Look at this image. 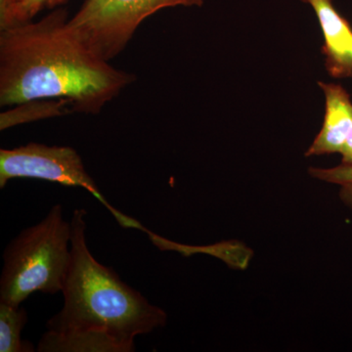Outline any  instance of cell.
Here are the masks:
<instances>
[{
  "mask_svg": "<svg viewBox=\"0 0 352 352\" xmlns=\"http://www.w3.org/2000/svg\"><path fill=\"white\" fill-rule=\"evenodd\" d=\"M314 8L324 43L325 66L333 78H352V29L333 6L332 0H302Z\"/></svg>",
  "mask_w": 352,
  "mask_h": 352,
  "instance_id": "obj_6",
  "label": "cell"
},
{
  "mask_svg": "<svg viewBox=\"0 0 352 352\" xmlns=\"http://www.w3.org/2000/svg\"><path fill=\"white\" fill-rule=\"evenodd\" d=\"M0 116V129L6 131L18 124L34 120L50 119L74 112L71 102L67 99H41L25 102Z\"/></svg>",
  "mask_w": 352,
  "mask_h": 352,
  "instance_id": "obj_9",
  "label": "cell"
},
{
  "mask_svg": "<svg viewBox=\"0 0 352 352\" xmlns=\"http://www.w3.org/2000/svg\"><path fill=\"white\" fill-rule=\"evenodd\" d=\"M55 0H0V31L27 24Z\"/></svg>",
  "mask_w": 352,
  "mask_h": 352,
  "instance_id": "obj_12",
  "label": "cell"
},
{
  "mask_svg": "<svg viewBox=\"0 0 352 352\" xmlns=\"http://www.w3.org/2000/svg\"><path fill=\"white\" fill-rule=\"evenodd\" d=\"M29 321L27 310L0 302V352H34L32 342L22 339V331Z\"/></svg>",
  "mask_w": 352,
  "mask_h": 352,
  "instance_id": "obj_10",
  "label": "cell"
},
{
  "mask_svg": "<svg viewBox=\"0 0 352 352\" xmlns=\"http://www.w3.org/2000/svg\"><path fill=\"white\" fill-rule=\"evenodd\" d=\"M340 154L342 155V164H352V126Z\"/></svg>",
  "mask_w": 352,
  "mask_h": 352,
  "instance_id": "obj_14",
  "label": "cell"
},
{
  "mask_svg": "<svg viewBox=\"0 0 352 352\" xmlns=\"http://www.w3.org/2000/svg\"><path fill=\"white\" fill-rule=\"evenodd\" d=\"M87 215L83 208H76L72 215V258L62 289L64 305L46 328L60 333L96 331L136 347V338L164 327L168 315L94 258L87 247Z\"/></svg>",
  "mask_w": 352,
  "mask_h": 352,
  "instance_id": "obj_2",
  "label": "cell"
},
{
  "mask_svg": "<svg viewBox=\"0 0 352 352\" xmlns=\"http://www.w3.org/2000/svg\"><path fill=\"white\" fill-rule=\"evenodd\" d=\"M204 0H85L68 21L74 36L96 56L110 61L120 54L139 25L164 8L201 6Z\"/></svg>",
  "mask_w": 352,
  "mask_h": 352,
  "instance_id": "obj_4",
  "label": "cell"
},
{
  "mask_svg": "<svg viewBox=\"0 0 352 352\" xmlns=\"http://www.w3.org/2000/svg\"><path fill=\"white\" fill-rule=\"evenodd\" d=\"M177 252L182 256L205 254L221 259L231 267L245 268L252 256V252L240 243L228 241L210 245H187L179 244Z\"/></svg>",
  "mask_w": 352,
  "mask_h": 352,
  "instance_id": "obj_11",
  "label": "cell"
},
{
  "mask_svg": "<svg viewBox=\"0 0 352 352\" xmlns=\"http://www.w3.org/2000/svg\"><path fill=\"white\" fill-rule=\"evenodd\" d=\"M15 178H34L64 186L80 187L100 201L120 226L147 232L148 229L140 222L122 214L106 200L85 170L82 157L69 146L32 142L13 149L0 150V188L3 189Z\"/></svg>",
  "mask_w": 352,
  "mask_h": 352,
  "instance_id": "obj_5",
  "label": "cell"
},
{
  "mask_svg": "<svg viewBox=\"0 0 352 352\" xmlns=\"http://www.w3.org/2000/svg\"><path fill=\"white\" fill-rule=\"evenodd\" d=\"M68 11L0 31V105L67 99L74 112L97 115L135 76L113 68L68 29Z\"/></svg>",
  "mask_w": 352,
  "mask_h": 352,
  "instance_id": "obj_1",
  "label": "cell"
},
{
  "mask_svg": "<svg viewBox=\"0 0 352 352\" xmlns=\"http://www.w3.org/2000/svg\"><path fill=\"white\" fill-rule=\"evenodd\" d=\"M135 346L118 340L109 333L87 331L53 333L46 331L39 340L38 352H133Z\"/></svg>",
  "mask_w": 352,
  "mask_h": 352,
  "instance_id": "obj_8",
  "label": "cell"
},
{
  "mask_svg": "<svg viewBox=\"0 0 352 352\" xmlns=\"http://www.w3.org/2000/svg\"><path fill=\"white\" fill-rule=\"evenodd\" d=\"M71 221L53 206L38 223L24 229L6 248L0 302L21 307L32 294L62 293L71 263Z\"/></svg>",
  "mask_w": 352,
  "mask_h": 352,
  "instance_id": "obj_3",
  "label": "cell"
},
{
  "mask_svg": "<svg viewBox=\"0 0 352 352\" xmlns=\"http://www.w3.org/2000/svg\"><path fill=\"white\" fill-rule=\"evenodd\" d=\"M309 175L323 182L340 186V200L352 208V164H342L331 168H310Z\"/></svg>",
  "mask_w": 352,
  "mask_h": 352,
  "instance_id": "obj_13",
  "label": "cell"
},
{
  "mask_svg": "<svg viewBox=\"0 0 352 352\" xmlns=\"http://www.w3.org/2000/svg\"><path fill=\"white\" fill-rule=\"evenodd\" d=\"M325 94L323 126L305 156L340 153L352 126L351 95L342 85L319 82Z\"/></svg>",
  "mask_w": 352,
  "mask_h": 352,
  "instance_id": "obj_7",
  "label": "cell"
}]
</instances>
